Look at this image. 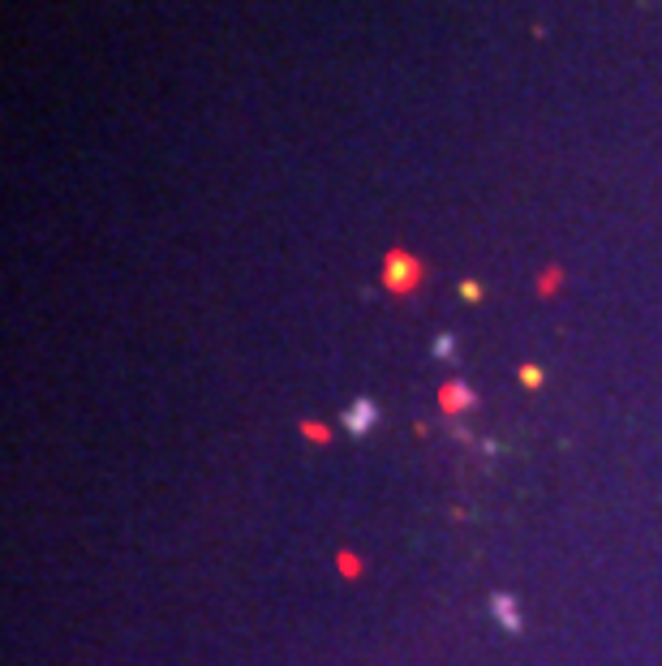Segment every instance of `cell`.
<instances>
[{"instance_id":"5b68a950","label":"cell","mask_w":662,"mask_h":666,"mask_svg":"<svg viewBox=\"0 0 662 666\" xmlns=\"http://www.w3.org/2000/svg\"><path fill=\"white\" fill-rule=\"evenodd\" d=\"M559 284H564V267H546V271L538 275V293H542V297H551Z\"/></svg>"},{"instance_id":"277c9868","label":"cell","mask_w":662,"mask_h":666,"mask_svg":"<svg viewBox=\"0 0 662 666\" xmlns=\"http://www.w3.org/2000/svg\"><path fill=\"white\" fill-rule=\"evenodd\" d=\"M491 615L499 619L503 632H508V636H521L525 619H521V606H516L512 593H495V598H491Z\"/></svg>"},{"instance_id":"30bf717a","label":"cell","mask_w":662,"mask_h":666,"mask_svg":"<svg viewBox=\"0 0 662 666\" xmlns=\"http://www.w3.org/2000/svg\"><path fill=\"white\" fill-rule=\"evenodd\" d=\"M460 297H465V301H482V284L478 280H465V284H460Z\"/></svg>"},{"instance_id":"8992f818","label":"cell","mask_w":662,"mask_h":666,"mask_svg":"<svg viewBox=\"0 0 662 666\" xmlns=\"http://www.w3.org/2000/svg\"><path fill=\"white\" fill-rule=\"evenodd\" d=\"M430 357L452 361L456 357V336H435V344H430Z\"/></svg>"},{"instance_id":"7a4b0ae2","label":"cell","mask_w":662,"mask_h":666,"mask_svg":"<svg viewBox=\"0 0 662 666\" xmlns=\"http://www.w3.org/2000/svg\"><path fill=\"white\" fill-rule=\"evenodd\" d=\"M340 426L349 430V434H370L374 426H379V404H374L370 396H362V400H353L349 409L340 413Z\"/></svg>"},{"instance_id":"52a82bcc","label":"cell","mask_w":662,"mask_h":666,"mask_svg":"<svg viewBox=\"0 0 662 666\" xmlns=\"http://www.w3.org/2000/svg\"><path fill=\"white\" fill-rule=\"evenodd\" d=\"M336 563H340V572H344V576H362V559H357L353 550H340Z\"/></svg>"},{"instance_id":"9c48e42d","label":"cell","mask_w":662,"mask_h":666,"mask_svg":"<svg viewBox=\"0 0 662 666\" xmlns=\"http://www.w3.org/2000/svg\"><path fill=\"white\" fill-rule=\"evenodd\" d=\"M521 383L529 387V392H538V387H542V370L538 366H521Z\"/></svg>"},{"instance_id":"6da1fadb","label":"cell","mask_w":662,"mask_h":666,"mask_svg":"<svg viewBox=\"0 0 662 666\" xmlns=\"http://www.w3.org/2000/svg\"><path fill=\"white\" fill-rule=\"evenodd\" d=\"M422 284H426V263L417 254L392 245V250L383 254V288L392 297H413Z\"/></svg>"},{"instance_id":"ba28073f","label":"cell","mask_w":662,"mask_h":666,"mask_svg":"<svg viewBox=\"0 0 662 666\" xmlns=\"http://www.w3.org/2000/svg\"><path fill=\"white\" fill-rule=\"evenodd\" d=\"M301 434H306L310 443H327V439H331V430H327L323 422H301Z\"/></svg>"},{"instance_id":"3957f363","label":"cell","mask_w":662,"mask_h":666,"mask_svg":"<svg viewBox=\"0 0 662 666\" xmlns=\"http://www.w3.org/2000/svg\"><path fill=\"white\" fill-rule=\"evenodd\" d=\"M473 404H478V392H473L469 383H443L439 387V409L448 413V417H456V413H465V409H473Z\"/></svg>"}]
</instances>
